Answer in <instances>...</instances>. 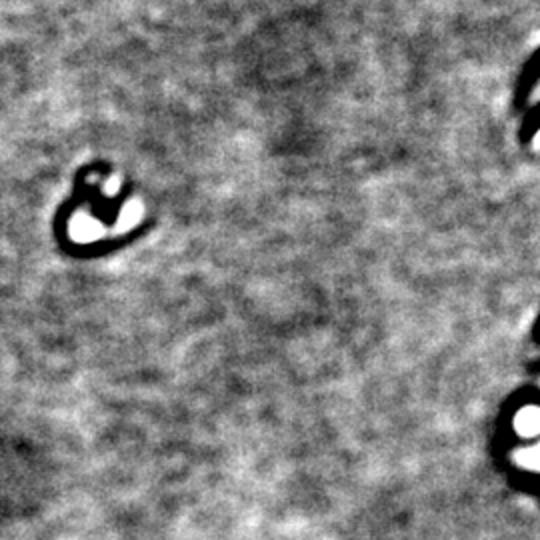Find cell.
Listing matches in <instances>:
<instances>
[{
  "instance_id": "1",
  "label": "cell",
  "mask_w": 540,
  "mask_h": 540,
  "mask_svg": "<svg viewBox=\"0 0 540 540\" xmlns=\"http://www.w3.org/2000/svg\"><path fill=\"white\" fill-rule=\"evenodd\" d=\"M519 420H522V422L527 420V425H519L520 430H525V432H536V430H540V414L536 411L522 412Z\"/></svg>"
},
{
  "instance_id": "2",
  "label": "cell",
  "mask_w": 540,
  "mask_h": 540,
  "mask_svg": "<svg viewBox=\"0 0 540 540\" xmlns=\"http://www.w3.org/2000/svg\"><path fill=\"white\" fill-rule=\"evenodd\" d=\"M536 148H540V137L536 138Z\"/></svg>"
}]
</instances>
